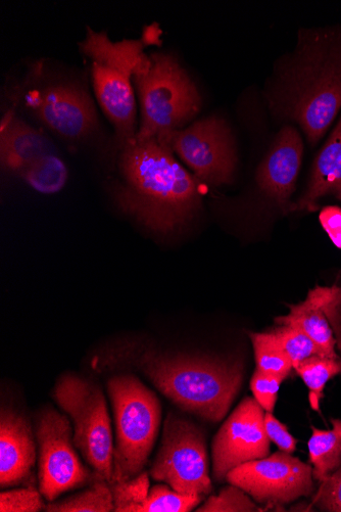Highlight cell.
Masks as SVG:
<instances>
[{
	"mask_svg": "<svg viewBox=\"0 0 341 512\" xmlns=\"http://www.w3.org/2000/svg\"><path fill=\"white\" fill-rule=\"evenodd\" d=\"M196 174L212 184H229L236 166L234 139L226 121L208 117L161 139Z\"/></svg>",
	"mask_w": 341,
	"mask_h": 512,
	"instance_id": "8fae6325",
	"label": "cell"
},
{
	"mask_svg": "<svg viewBox=\"0 0 341 512\" xmlns=\"http://www.w3.org/2000/svg\"><path fill=\"white\" fill-rule=\"evenodd\" d=\"M270 333L294 367L312 356H325L314 341L297 328L289 327V325H278Z\"/></svg>",
	"mask_w": 341,
	"mask_h": 512,
	"instance_id": "d4e9b609",
	"label": "cell"
},
{
	"mask_svg": "<svg viewBox=\"0 0 341 512\" xmlns=\"http://www.w3.org/2000/svg\"><path fill=\"white\" fill-rule=\"evenodd\" d=\"M277 325H289L304 332L322 350L326 357L339 358L336 340L326 317L317 288L311 290L308 298L297 305H290L285 316L275 318Z\"/></svg>",
	"mask_w": 341,
	"mask_h": 512,
	"instance_id": "ac0fdd59",
	"label": "cell"
},
{
	"mask_svg": "<svg viewBox=\"0 0 341 512\" xmlns=\"http://www.w3.org/2000/svg\"><path fill=\"white\" fill-rule=\"evenodd\" d=\"M266 507H259L237 486L225 487L219 495L210 496L204 505L197 508L198 512H255L266 511Z\"/></svg>",
	"mask_w": 341,
	"mask_h": 512,
	"instance_id": "4316f807",
	"label": "cell"
},
{
	"mask_svg": "<svg viewBox=\"0 0 341 512\" xmlns=\"http://www.w3.org/2000/svg\"><path fill=\"white\" fill-rule=\"evenodd\" d=\"M226 481L267 510H282L285 504L310 497L315 491L312 465L283 451L239 465Z\"/></svg>",
	"mask_w": 341,
	"mask_h": 512,
	"instance_id": "30bf717a",
	"label": "cell"
},
{
	"mask_svg": "<svg viewBox=\"0 0 341 512\" xmlns=\"http://www.w3.org/2000/svg\"><path fill=\"white\" fill-rule=\"evenodd\" d=\"M37 440L28 417L3 407L0 412V487L34 485Z\"/></svg>",
	"mask_w": 341,
	"mask_h": 512,
	"instance_id": "5bb4252c",
	"label": "cell"
},
{
	"mask_svg": "<svg viewBox=\"0 0 341 512\" xmlns=\"http://www.w3.org/2000/svg\"><path fill=\"white\" fill-rule=\"evenodd\" d=\"M116 512H133L148 497L151 485L149 474L140 473L133 479L111 485Z\"/></svg>",
	"mask_w": 341,
	"mask_h": 512,
	"instance_id": "484cf974",
	"label": "cell"
},
{
	"mask_svg": "<svg viewBox=\"0 0 341 512\" xmlns=\"http://www.w3.org/2000/svg\"><path fill=\"white\" fill-rule=\"evenodd\" d=\"M294 369L309 390L312 409L320 412V404L324 398L327 383L341 374V358L316 355L300 362Z\"/></svg>",
	"mask_w": 341,
	"mask_h": 512,
	"instance_id": "7402d4cb",
	"label": "cell"
},
{
	"mask_svg": "<svg viewBox=\"0 0 341 512\" xmlns=\"http://www.w3.org/2000/svg\"><path fill=\"white\" fill-rule=\"evenodd\" d=\"M89 57L91 78L97 101L115 126L124 146L136 136L134 76L150 62L144 53V40L112 41L106 32L87 27V35L79 44Z\"/></svg>",
	"mask_w": 341,
	"mask_h": 512,
	"instance_id": "277c9868",
	"label": "cell"
},
{
	"mask_svg": "<svg viewBox=\"0 0 341 512\" xmlns=\"http://www.w3.org/2000/svg\"><path fill=\"white\" fill-rule=\"evenodd\" d=\"M204 498L203 495L179 493L164 483L153 486L148 497L133 512H189L196 509Z\"/></svg>",
	"mask_w": 341,
	"mask_h": 512,
	"instance_id": "cb8c5ba5",
	"label": "cell"
},
{
	"mask_svg": "<svg viewBox=\"0 0 341 512\" xmlns=\"http://www.w3.org/2000/svg\"><path fill=\"white\" fill-rule=\"evenodd\" d=\"M134 85L141 108L138 141L161 139L200 112L202 98L196 84L170 54H151L149 64L134 76Z\"/></svg>",
	"mask_w": 341,
	"mask_h": 512,
	"instance_id": "5b68a950",
	"label": "cell"
},
{
	"mask_svg": "<svg viewBox=\"0 0 341 512\" xmlns=\"http://www.w3.org/2000/svg\"><path fill=\"white\" fill-rule=\"evenodd\" d=\"M53 397L73 422L76 449L93 472L112 485L115 447L103 390L87 379L66 374L58 380Z\"/></svg>",
	"mask_w": 341,
	"mask_h": 512,
	"instance_id": "52a82bcc",
	"label": "cell"
},
{
	"mask_svg": "<svg viewBox=\"0 0 341 512\" xmlns=\"http://www.w3.org/2000/svg\"><path fill=\"white\" fill-rule=\"evenodd\" d=\"M319 220L332 243L341 250V208L328 206L321 210Z\"/></svg>",
	"mask_w": 341,
	"mask_h": 512,
	"instance_id": "d6a6232c",
	"label": "cell"
},
{
	"mask_svg": "<svg viewBox=\"0 0 341 512\" xmlns=\"http://www.w3.org/2000/svg\"><path fill=\"white\" fill-rule=\"evenodd\" d=\"M27 105L33 114L59 135L77 141L90 134L97 123L87 93L72 84H56L30 92Z\"/></svg>",
	"mask_w": 341,
	"mask_h": 512,
	"instance_id": "4fadbf2b",
	"label": "cell"
},
{
	"mask_svg": "<svg viewBox=\"0 0 341 512\" xmlns=\"http://www.w3.org/2000/svg\"><path fill=\"white\" fill-rule=\"evenodd\" d=\"M265 412L256 399L242 400L213 441V475L223 482L239 465L269 456Z\"/></svg>",
	"mask_w": 341,
	"mask_h": 512,
	"instance_id": "7c38bea8",
	"label": "cell"
},
{
	"mask_svg": "<svg viewBox=\"0 0 341 512\" xmlns=\"http://www.w3.org/2000/svg\"><path fill=\"white\" fill-rule=\"evenodd\" d=\"M265 429L271 442L280 451L292 454L297 450L298 440L292 436L285 425L280 423L272 412L265 413Z\"/></svg>",
	"mask_w": 341,
	"mask_h": 512,
	"instance_id": "1f68e13d",
	"label": "cell"
},
{
	"mask_svg": "<svg viewBox=\"0 0 341 512\" xmlns=\"http://www.w3.org/2000/svg\"><path fill=\"white\" fill-rule=\"evenodd\" d=\"M107 386L116 424V483L143 472L159 435L162 406L157 395L132 375H117Z\"/></svg>",
	"mask_w": 341,
	"mask_h": 512,
	"instance_id": "8992f818",
	"label": "cell"
},
{
	"mask_svg": "<svg viewBox=\"0 0 341 512\" xmlns=\"http://www.w3.org/2000/svg\"><path fill=\"white\" fill-rule=\"evenodd\" d=\"M42 494L35 485L13 489L0 494L2 512H38L45 509Z\"/></svg>",
	"mask_w": 341,
	"mask_h": 512,
	"instance_id": "83f0119b",
	"label": "cell"
},
{
	"mask_svg": "<svg viewBox=\"0 0 341 512\" xmlns=\"http://www.w3.org/2000/svg\"><path fill=\"white\" fill-rule=\"evenodd\" d=\"M326 197L341 202V114L316 156L305 193L288 212H315Z\"/></svg>",
	"mask_w": 341,
	"mask_h": 512,
	"instance_id": "2e32d148",
	"label": "cell"
},
{
	"mask_svg": "<svg viewBox=\"0 0 341 512\" xmlns=\"http://www.w3.org/2000/svg\"><path fill=\"white\" fill-rule=\"evenodd\" d=\"M38 448L39 491L47 502L62 494L88 486L96 478L82 463L74 444L69 417L52 407L35 417Z\"/></svg>",
	"mask_w": 341,
	"mask_h": 512,
	"instance_id": "ba28073f",
	"label": "cell"
},
{
	"mask_svg": "<svg viewBox=\"0 0 341 512\" xmlns=\"http://www.w3.org/2000/svg\"><path fill=\"white\" fill-rule=\"evenodd\" d=\"M331 424L332 429L325 431L312 427L308 442L314 479L319 483L341 467V420L332 418Z\"/></svg>",
	"mask_w": 341,
	"mask_h": 512,
	"instance_id": "d6986e66",
	"label": "cell"
},
{
	"mask_svg": "<svg viewBox=\"0 0 341 512\" xmlns=\"http://www.w3.org/2000/svg\"><path fill=\"white\" fill-rule=\"evenodd\" d=\"M282 382L284 381L278 377L266 375L264 372L256 370L251 381V390L255 399L266 412L273 413Z\"/></svg>",
	"mask_w": 341,
	"mask_h": 512,
	"instance_id": "f546056e",
	"label": "cell"
},
{
	"mask_svg": "<svg viewBox=\"0 0 341 512\" xmlns=\"http://www.w3.org/2000/svg\"><path fill=\"white\" fill-rule=\"evenodd\" d=\"M97 364L135 369L180 409L219 423L243 380L241 362L209 356L166 354L124 340L108 346Z\"/></svg>",
	"mask_w": 341,
	"mask_h": 512,
	"instance_id": "6da1fadb",
	"label": "cell"
},
{
	"mask_svg": "<svg viewBox=\"0 0 341 512\" xmlns=\"http://www.w3.org/2000/svg\"><path fill=\"white\" fill-rule=\"evenodd\" d=\"M257 369L266 375L278 377L283 381L290 375L292 365L290 359L281 349L270 332L250 333Z\"/></svg>",
	"mask_w": 341,
	"mask_h": 512,
	"instance_id": "603a6c76",
	"label": "cell"
},
{
	"mask_svg": "<svg viewBox=\"0 0 341 512\" xmlns=\"http://www.w3.org/2000/svg\"><path fill=\"white\" fill-rule=\"evenodd\" d=\"M17 176L21 177L31 189L42 195L60 193L68 180V167L56 153L37 159Z\"/></svg>",
	"mask_w": 341,
	"mask_h": 512,
	"instance_id": "ffe728a7",
	"label": "cell"
},
{
	"mask_svg": "<svg viewBox=\"0 0 341 512\" xmlns=\"http://www.w3.org/2000/svg\"><path fill=\"white\" fill-rule=\"evenodd\" d=\"M303 155L304 143L299 130L284 126L258 172L261 190L287 211L290 197L296 191Z\"/></svg>",
	"mask_w": 341,
	"mask_h": 512,
	"instance_id": "9a60e30c",
	"label": "cell"
},
{
	"mask_svg": "<svg viewBox=\"0 0 341 512\" xmlns=\"http://www.w3.org/2000/svg\"><path fill=\"white\" fill-rule=\"evenodd\" d=\"M320 484L312 506L322 511L341 512V467Z\"/></svg>",
	"mask_w": 341,
	"mask_h": 512,
	"instance_id": "f1b7e54d",
	"label": "cell"
},
{
	"mask_svg": "<svg viewBox=\"0 0 341 512\" xmlns=\"http://www.w3.org/2000/svg\"><path fill=\"white\" fill-rule=\"evenodd\" d=\"M53 153L55 147L42 132L15 115L3 119L0 162L4 170L17 175L32 162Z\"/></svg>",
	"mask_w": 341,
	"mask_h": 512,
	"instance_id": "e0dca14e",
	"label": "cell"
},
{
	"mask_svg": "<svg viewBox=\"0 0 341 512\" xmlns=\"http://www.w3.org/2000/svg\"><path fill=\"white\" fill-rule=\"evenodd\" d=\"M321 298V306L334 333L336 345L341 352V287H316Z\"/></svg>",
	"mask_w": 341,
	"mask_h": 512,
	"instance_id": "4dcf8cb0",
	"label": "cell"
},
{
	"mask_svg": "<svg viewBox=\"0 0 341 512\" xmlns=\"http://www.w3.org/2000/svg\"><path fill=\"white\" fill-rule=\"evenodd\" d=\"M122 148V181L115 190L119 208L160 234L186 225L202 206L197 179L156 138H133Z\"/></svg>",
	"mask_w": 341,
	"mask_h": 512,
	"instance_id": "3957f363",
	"label": "cell"
},
{
	"mask_svg": "<svg viewBox=\"0 0 341 512\" xmlns=\"http://www.w3.org/2000/svg\"><path fill=\"white\" fill-rule=\"evenodd\" d=\"M272 108L295 122L315 147L341 114V26L302 28L284 62Z\"/></svg>",
	"mask_w": 341,
	"mask_h": 512,
	"instance_id": "7a4b0ae2",
	"label": "cell"
},
{
	"mask_svg": "<svg viewBox=\"0 0 341 512\" xmlns=\"http://www.w3.org/2000/svg\"><path fill=\"white\" fill-rule=\"evenodd\" d=\"M47 512H111L115 503L111 485L96 476L83 491L45 506Z\"/></svg>",
	"mask_w": 341,
	"mask_h": 512,
	"instance_id": "44dd1931",
	"label": "cell"
},
{
	"mask_svg": "<svg viewBox=\"0 0 341 512\" xmlns=\"http://www.w3.org/2000/svg\"><path fill=\"white\" fill-rule=\"evenodd\" d=\"M150 474L155 481L165 483L179 493L209 495L213 486L206 438L201 428L173 411L169 412Z\"/></svg>",
	"mask_w": 341,
	"mask_h": 512,
	"instance_id": "9c48e42d",
	"label": "cell"
}]
</instances>
